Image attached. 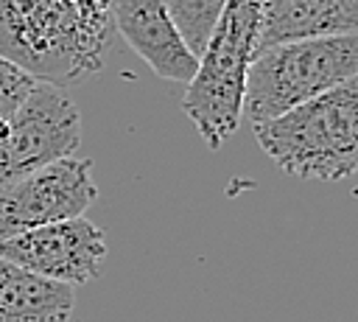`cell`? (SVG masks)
<instances>
[{
    "instance_id": "277c9868",
    "label": "cell",
    "mask_w": 358,
    "mask_h": 322,
    "mask_svg": "<svg viewBox=\"0 0 358 322\" xmlns=\"http://www.w3.org/2000/svg\"><path fill=\"white\" fill-rule=\"evenodd\" d=\"M257 25L260 0H227L210 42L199 56L196 76L185 90L182 109L213 151L221 148L243 120V87L255 56Z\"/></svg>"
},
{
    "instance_id": "3957f363",
    "label": "cell",
    "mask_w": 358,
    "mask_h": 322,
    "mask_svg": "<svg viewBox=\"0 0 358 322\" xmlns=\"http://www.w3.org/2000/svg\"><path fill=\"white\" fill-rule=\"evenodd\" d=\"M352 76H358V34L271 45L249 62L241 118L252 126L266 123Z\"/></svg>"
},
{
    "instance_id": "7c38bea8",
    "label": "cell",
    "mask_w": 358,
    "mask_h": 322,
    "mask_svg": "<svg viewBox=\"0 0 358 322\" xmlns=\"http://www.w3.org/2000/svg\"><path fill=\"white\" fill-rule=\"evenodd\" d=\"M34 84H36V78L31 73H25L22 67H17L6 56H0V129L22 106V101L34 90Z\"/></svg>"
},
{
    "instance_id": "9c48e42d",
    "label": "cell",
    "mask_w": 358,
    "mask_h": 322,
    "mask_svg": "<svg viewBox=\"0 0 358 322\" xmlns=\"http://www.w3.org/2000/svg\"><path fill=\"white\" fill-rule=\"evenodd\" d=\"M358 34V0H260L255 53L316 36Z\"/></svg>"
},
{
    "instance_id": "8fae6325",
    "label": "cell",
    "mask_w": 358,
    "mask_h": 322,
    "mask_svg": "<svg viewBox=\"0 0 358 322\" xmlns=\"http://www.w3.org/2000/svg\"><path fill=\"white\" fill-rule=\"evenodd\" d=\"M162 3L171 14L182 42L199 59L224 14L227 0H162Z\"/></svg>"
},
{
    "instance_id": "7a4b0ae2",
    "label": "cell",
    "mask_w": 358,
    "mask_h": 322,
    "mask_svg": "<svg viewBox=\"0 0 358 322\" xmlns=\"http://www.w3.org/2000/svg\"><path fill=\"white\" fill-rule=\"evenodd\" d=\"M260 148L291 176L338 182L358 174V76L255 126Z\"/></svg>"
},
{
    "instance_id": "6da1fadb",
    "label": "cell",
    "mask_w": 358,
    "mask_h": 322,
    "mask_svg": "<svg viewBox=\"0 0 358 322\" xmlns=\"http://www.w3.org/2000/svg\"><path fill=\"white\" fill-rule=\"evenodd\" d=\"M109 0H0V56L48 84L98 73L112 50Z\"/></svg>"
},
{
    "instance_id": "5b68a950",
    "label": "cell",
    "mask_w": 358,
    "mask_h": 322,
    "mask_svg": "<svg viewBox=\"0 0 358 322\" xmlns=\"http://www.w3.org/2000/svg\"><path fill=\"white\" fill-rule=\"evenodd\" d=\"M78 143V106L62 87L36 81L22 106L0 129V190L48 162L70 157Z\"/></svg>"
},
{
    "instance_id": "52a82bcc",
    "label": "cell",
    "mask_w": 358,
    "mask_h": 322,
    "mask_svg": "<svg viewBox=\"0 0 358 322\" xmlns=\"http://www.w3.org/2000/svg\"><path fill=\"white\" fill-rule=\"evenodd\" d=\"M0 258L76 288L101 274L106 260V235L98 224L78 216L0 241Z\"/></svg>"
},
{
    "instance_id": "30bf717a",
    "label": "cell",
    "mask_w": 358,
    "mask_h": 322,
    "mask_svg": "<svg viewBox=\"0 0 358 322\" xmlns=\"http://www.w3.org/2000/svg\"><path fill=\"white\" fill-rule=\"evenodd\" d=\"M76 288L0 258V322H70Z\"/></svg>"
},
{
    "instance_id": "ba28073f",
    "label": "cell",
    "mask_w": 358,
    "mask_h": 322,
    "mask_svg": "<svg viewBox=\"0 0 358 322\" xmlns=\"http://www.w3.org/2000/svg\"><path fill=\"white\" fill-rule=\"evenodd\" d=\"M109 11L115 31L159 78L190 84L199 59L182 42L162 0H109Z\"/></svg>"
},
{
    "instance_id": "8992f818",
    "label": "cell",
    "mask_w": 358,
    "mask_h": 322,
    "mask_svg": "<svg viewBox=\"0 0 358 322\" xmlns=\"http://www.w3.org/2000/svg\"><path fill=\"white\" fill-rule=\"evenodd\" d=\"M98 199L92 162L62 157L0 190V241L25 230L84 216Z\"/></svg>"
}]
</instances>
